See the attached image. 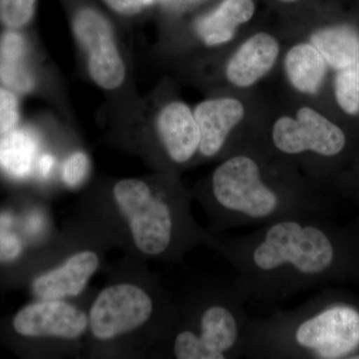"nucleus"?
I'll return each instance as SVG.
<instances>
[{
    "label": "nucleus",
    "mask_w": 359,
    "mask_h": 359,
    "mask_svg": "<svg viewBox=\"0 0 359 359\" xmlns=\"http://www.w3.org/2000/svg\"><path fill=\"white\" fill-rule=\"evenodd\" d=\"M37 141L29 131L11 130L0 138V167L11 176L23 178L32 171Z\"/></svg>",
    "instance_id": "dca6fc26"
},
{
    "label": "nucleus",
    "mask_w": 359,
    "mask_h": 359,
    "mask_svg": "<svg viewBox=\"0 0 359 359\" xmlns=\"http://www.w3.org/2000/svg\"><path fill=\"white\" fill-rule=\"evenodd\" d=\"M337 103L347 114L359 112V59L353 65L340 70L335 79Z\"/></svg>",
    "instance_id": "a211bd4d"
},
{
    "label": "nucleus",
    "mask_w": 359,
    "mask_h": 359,
    "mask_svg": "<svg viewBox=\"0 0 359 359\" xmlns=\"http://www.w3.org/2000/svg\"><path fill=\"white\" fill-rule=\"evenodd\" d=\"M254 13L252 0H224L216 11L199 20L196 29L208 46L226 43L238 26L250 20Z\"/></svg>",
    "instance_id": "ddd939ff"
},
{
    "label": "nucleus",
    "mask_w": 359,
    "mask_h": 359,
    "mask_svg": "<svg viewBox=\"0 0 359 359\" xmlns=\"http://www.w3.org/2000/svg\"><path fill=\"white\" fill-rule=\"evenodd\" d=\"M157 128L161 143L172 162L186 164L199 152V128L186 104L167 105L158 117Z\"/></svg>",
    "instance_id": "9b49d317"
},
{
    "label": "nucleus",
    "mask_w": 359,
    "mask_h": 359,
    "mask_svg": "<svg viewBox=\"0 0 359 359\" xmlns=\"http://www.w3.org/2000/svg\"><path fill=\"white\" fill-rule=\"evenodd\" d=\"M359 349V309L313 299L290 311L250 318L244 358H351Z\"/></svg>",
    "instance_id": "f03ea898"
},
{
    "label": "nucleus",
    "mask_w": 359,
    "mask_h": 359,
    "mask_svg": "<svg viewBox=\"0 0 359 359\" xmlns=\"http://www.w3.org/2000/svg\"><path fill=\"white\" fill-rule=\"evenodd\" d=\"M311 43L334 69H346L359 59V35L348 26L318 30L311 36Z\"/></svg>",
    "instance_id": "4468645a"
},
{
    "label": "nucleus",
    "mask_w": 359,
    "mask_h": 359,
    "mask_svg": "<svg viewBox=\"0 0 359 359\" xmlns=\"http://www.w3.org/2000/svg\"><path fill=\"white\" fill-rule=\"evenodd\" d=\"M88 170L89 160L86 154L82 152L73 153L63 164V182L70 188H75L86 178Z\"/></svg>",
    "instance_id": "412c9836"
},
{
    "label": "nucleus",
    "mask_w": 359,
    "mask_h": 359,
    "mask_svg": "<svg viewBox=\"0 0 359 359\" xmlns=\"http://www.w3.org/2000/svg\"><path fill=\"white\" fill-rule=\"evenodd\" d=\"M106 4L114 9L117 13L124 14V15H134V14L140 13L142 9L148 4H150L149 0H104Z\"/></svg>",
    "instance_id": "5701e85b"
},
{
    "label": "nucleus",
    "mask_w": 359,
    "mask_h": 359,
    "mask_svg": "<svg viewBox=\"0 0 359 359\" xmlns=\"http://www.w3.org/2000/svg\"><path fill=\"white\" fill-rule=\"evenodd\" d=\"M176 313V306L160 292L134 283H116L94 299L88 314L89 330L94 339L109 341L151 325L167 337Z\"/></svg>",
    "instance_id": "39448f33"
},
{
    "label": "nucleus",
    "mask_w": 359,
    "mask_h": 359,
    "mask_svg": "<svg viewBox=\"0 0 359 359\" xmlns=\"http://www.w3.org/2000/svg\"><path fill=\"white\" fill-rule=\"evenodd\" d=\"M271 141L276 152L287 157H337L346 146L344 132L325 116L302 107L297 118L283 116L271 129Z\"/></svg>",
    "instance_id": "423d86ee"
},
{
    "label": "nucleus",
    "mask_w": 359,
    "mask_h": 359,
    "mask_svg": "<svg viewBox=\"0 0 359 359\" xmlns=\"http://www.w3.org/2000/svg\"><path fill=\"white\" fill-rule=\"evenodd\" d=\"M20 119L18 101L13 92L0 87V134L11 131Z\"/></svg>",
    "instance_id": "4be33fe9"
},
{
    "label": "nucleus",
    "mask_w": 359,
    "mask_h": 359,
    "mask_svg": "<svg viewBox=\"0 0 359 359\" xmlns=\"http://www.w3.org/2000/svg\"><path fill=\"white\" fill-rule=\"evenodd\" d=\"M280 170L243 153L224 160L197 193L210 231L223 233L316 214L321 202L311 189L292 175L278 173Z\"/></svg>",
    "instance_id": "f257e3e1"
},
{
    "label": "nucleus",
    "mask_w": 359,
    "mask_h": 359,
    "mask_svg": "<svg viewBox=\"0 0 359 359\" xmlns=\"http://www.w3.org/2000/svg\"><path fill=\"white\" fill-rule=\"evenodd\" d=\"M278 41L266 33H257L245 42L226 66V77L238 87H249L264 77L278 58Z\"/></svg>",
    "instance_id": "f8f14e48"
},
{
    "label": "nucleus",
    "mask_w": 359,
    "mask_h": 359,
    "mask_svg": "<svg viewBox=\"0 0 359 359\" xmlns=\"http://www.w3.org/2000/svg\"><path fill=\"white\" fill-rule=\"evenodd\" d=\"M233 280L209 283L177 311L169 334L177 359L244 358L250 316Z\"/></svg>",
    "instance_id": "20e7f679"
},
{
    "label": "nucleus",
    "mask_w": 359,
    "mask_h": 359,
    "mask_svg": "<svg viewBox=\"0 0 359 359\" xmlns=\"http://www.w3.org/2000/svg\"><path fill=\"white\" fill-rule=\"evenodd\" d=\"M149 1H150V4H151V2H152V1H153V0H149Z\"/></svg>",
    "instance_id": "bb28decb"
},
{
    "label": "nucleus",
    "mask_w": 359,
    "mask_h": 359,
    "mask_svg": "<svg viewBox=\"0 0 359 359\" xmlns=\"http://www.w3.org/2000/svg\"><path fill=\"white\" fill-rule=\"evenodd\" d=\"M290 83L302 93L318 91L325 75V60L313 44L292 47L285 61Z\"/></svg>",
    "instance_id": "2eb2a0df"
},
{
    "label": "nucleus",
    "mask_w": 359,
    "mask_h": 359,
    "mask_svg": "<svg viewBox=\"0 0 359 359\" xmlns=\"http://www.w3.org/2000/svg\"><path fill=\"white\" fill-rule=\"evenodd\" d=\"M13 328L30 339H80L89 328L88 316L63 299H40L20 309Z\"/></svg>",
    "instance_id": "6e6552de"
},
{
    "label": "nucleus",
    "mask_w": 359,
    "mask_h": 359,
    "mask_svg": "<svg viewBox=\"0 0 359 359\" xmlns=\"http://www.w3.org/2000/svg\"><path fill=\"white\" fill-rule=\"evenodd\" d=\"M100 266L94 250L75 252L67 259L35 278L32 290L39 299H65L78 297Z\"/></svg>",
    "instance_id": "1a4fd4ad"
},
{
    "label": "nucleus",
    "mask_w": 359,
    "mask_h": 359,
    "mask_svg": "<svg viewBox=\"0 0 359 359\" xmlns=\"http://www.w3.org/2000/svg\"><path fill=\"white\" fill-rule=\"evenodd\" d=\"M113 198L145 257L175 259L194 245H214L216 233L195 223L190 197L178 186L125 179L114 186Z\"/></svg>",
    "instance_id": "7ed1b4c3"
},
{
    "label": "nucleus",
    "mask_w": 359,
    "mask_h": 359,
    "mask_svg": "<svg viewBox=\"0 0 359 359\" xmlns=\"http://www.w3.org/2000/svg\"><path fill=\"white\" fill-rule=\"evenodd\" d=\"M11 219L8 216L0 217V263H11L20 256L22 243L11 231Z\"/></svg>",
    "instance_id": "aec40b11"
},
{
    "label": "nucleus",
    "mask_w": 359,
    "mask_h": 359,
    "mask_svg": "<svg viewBox=\"0 0 359 359\" xmlns=\"http://www.w3.org/2000/svg\"><path fill=\"white\" fill-rule=\"evenodd\" d=\"M351 359H359V353L356 354V355L353 356Z\"/></svg>",
    "instance_id": "a878e982"
},
{
    "label": "nucleus",
    "mask_w": 359,
    "mask_h": 359,
    "mask_svg": "<svg viewBox=\"0 0 359 359\" xmlns=\"http://www.w3.org/2000/svg\"><path fill=\"white\" fill-rule=\"evenodd\" d=\"M244 115V106L237 99H215L199 104L194 117L200 132L201 156L214 158L219 155Z\"/></svg>",
    "instance_id": "9d476101"
},
{
    "label": "nucleus",
    "mask_w": 359,
    "mask_h": 359,
    "mask_svg": "<svg viewBox=\"0 0 359 359\" xmlns=\"http://www.w3.org/2000/svg\"><path fill=\"white\" fill-rule=\"evenodd\" d=\"M280 1H283V2H295V1H297V0H280Z\"/></svg>",
    "instance_id": "393cba45"
},
{
    "label": "nucleus",
    "mask_w": 359,
    "mask_h": 359,
    "mask_svg": "<svg viewBox=\"0 0 359 359\" xmlns=\"http://www.w3.org/2000/svg\"><path fill=\"white\" fill-rule=\"evenodd\" d=\"M36 0H0V20L4 25L18 28L32 20Z\"/></svg>",
    "instance_id": "6ab92c4d"
},
{
    "label": "nucleus",
    "mask_w": 359,
    "mask_h": 359,
    "mask_svg": "<svg viewBox=\"0 0 359 359\" xmlns=\"http://www.w3.org/2000/svg\"><path fill=\"white\" fill-rule=\"evenodd\" d=\"M54 167V158L51 155H43L39 160V171L43 177L48 176Z\"/></svg>",
    "instance_id": "b1692460"
},
{
    "label": "nucleus",
    "mask_w": 359,
    "mask_h": 359,
    "mask_svg": "<svg viewBox=\"0 0 359 359\" xmlns=\"http://www.w3.org/2000/svg\"><path fill=\"white\" fill-rule=\"evenodd\" d=\"M25 59V40L18 33H6L0 41V79L20 92L29 91L33 85Z\"/></svg>",
    "instance_id": "f3484780"
},
{
    "label": "nucleus",
    "mask_w": 359,
    "mask_h": 359,
    "mask_svg": "<svg viewBox=\"0 0 359 359\" xmlns=\"http://www.w3.org/2000/svg\"><path fill=\"white\" fill-rule=\"evenodd\" d=\"M73 30L86 52L92 79L102 88L119 87L124 81L125 66L108 21L94 9H81L73 20Z\"/></svg>",
    "instance_id": "0eeeda50"
}]
</instances>
